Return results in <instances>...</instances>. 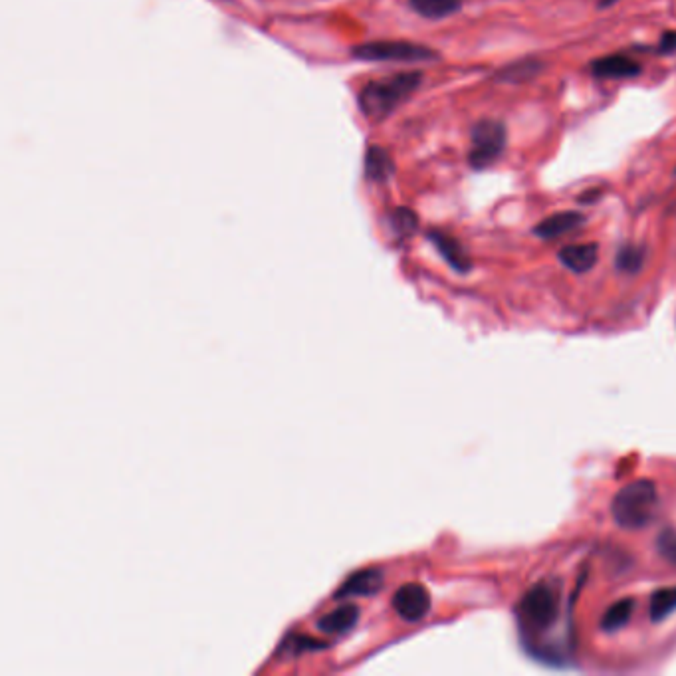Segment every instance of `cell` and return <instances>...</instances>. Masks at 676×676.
Segmentation results:
<instances>
[{
	"label": "cell",
	"mask_w": 676,
	"mask_h": 676,
	"mask_svg": "<svg viewBox=\"0 0 676 676\" xmlns=\"http://www.w3.org/2000/svg\"><path fill=\"white\" fill-rule=\"evenodd\" d=\"M320 645H324V643H318V641L308 639V637H304V635H296V637L286 639V641L282 643V649H286V651L294 649V653L300 655V653H304V651H316Z\"/></svg>",
	"instance_id": "cell-21"
},
{
	"label": "cell",
	"mask_w": 676,
	"mask_h": 676,
	"mask_svg": "<svg viewBox=\"0 0 676 676\" xmlns=\"http://www.w3.org/2000/svg\"><path fill=\"white\" fill-rule=\"evenodd\" d=\"M359 621V607L357 605H341L330 611L318 621V629L330 635H343L351 631Z\"/></svg>",
	"instance_id": "cell-12"
},
{
	"label": "cell",
	"mask_w": 676,
	"mask_h": 676,
	"mask_svg": "<svg viewBox=\"0 0 676 676\" xmlns=\"http://www.w3.org/2000/svg\"><path fill=\"white\" fill-rule=\"evenodd\" d=\"M657 550L665 562L676 567V530L665 528L657 538Z\"/></svg>",
	"instance_id": "cell-19"
},
{
	"label": "cell",
	"mask_w": 676,
	"mask_h": 676,
	"mask_svg": "<svg viewBox=\"0 0 676 676\" xmlns=\"http://www.w3.org/2000/svg\"><path fill=\"white\" fill-rule=\"evenodd\" d=\"M506 149V127L496 119H482L472 127L468 161L474 169L494 165Z\"/></svg>",
	"instance_id": "cell-4"
},
{
	"label": "cell",
	"mask_w": 676,
	"mask_h": 676,
	"mask_svg": "<svg viewBox=\"0 0 676 676\" xmlns=\"http://www.w3.org/2000/svg\"><path fill=\"white\" fill-rule=\"evenodd\" d=\"M365 171H367V177L373 179V181L387 179L393 173V163H391V157L387 155V151H383L379 147H371L367 151V157H365Z\"/></svg>",
	"instance_id": "cell-16"
},
{
	"label": "cell",
	"mask_w": 676,
	"mask_h": 676,
	"mask_svg": "<svg viewBox=\"0 0 676 676\" xmlns=\"http://www.w3.org/2000/svg\"><path fill=\"white\" fill-rule=\"evenodd\" d=\"M411 6L425 18L441 20L458 12L462 8V0H411Z\"/></svg>",
	"instance_id": "cell-15"
},
{
	"label": "cell",
	"mask_w": 676,
	"mask_h": 676,
	"mask_svg": "<svg viewBox=\"0 0 676 676\" xmlns=\"http://www.w3.org/2000/svg\"><path fill=\"white\" fill-rule=\"evenodd\" d=\"M560 262L567 270L575 274L589 272L599 260V246L593 242L587 244H569L560 250Z\"/></svg>",
	"instance_id": "cell-9"
},
{
	"label": "cell",
	"mask_w": 676,
	"mask_h": 676,
	"mask_svg": "<svg viewBox=\"0 0 676 676\" xmlns=\"http://www.w3.org/2000/svg\"><path fill=\"white\" fill-rule=\"evenodd\" d=\"M431 593L421 583L401 585L393 595V609L397 615L409 623L421 621L431 611Z\"/></svg>",
	"instance_id": "cell-6"
},
{
	"label": "cell",
	"mask_w": 676,
	"mask_h": 676,
	"mask_svg": "<svg viewBox=\"0 0 676 676\" xmlns=\"http://www.w3.org/2000/svg\"><path fill=\"white\" fill-rule=\"evenodd\" d=\"M353 56L359 60H369V62H425V60H435L437 52L433 48L413 44V42L387 40V42L361 44L353 50Z\"/></svg>",
	"instance_id": "cell-5"
},
{
	"label": "cell",
	"mask_w": 676,
	"mask_h": 676,
	"mask_svg": "<svg viewBox=\"0 0 676 676\" xmlns=\"http://www.w3.org/2000/svg\"><path fill=\"white\" fill-rule=\"evenodd\" d=\"M591 72L593 76L597 78H603V80H625V78H635L641 74V66L623 56V54H613V56H605V58H599L591 64Z\"/></svg>",
	"instance_id": "cell-8"
},
{
	"label": "cell",
	"mask_w": 676,
	"mask_h": 676,
	"mask_svg": "<svg viewBox=\"0 0 676 676\" xmlns=\"http://www.w3.org/2000/svg\"><path fill=\"white\" fill-rule=\"evenodd\" d=\"M421 80V72H405L367 84L359 96L361 112L371 119L387 117L421 86Z\"/></svg>",
	"instance_id": "cell-2"
},
{
	"label": "cell",
	"mask_w": 676,
	"mask_h": 676,
	"mask_svg": "<svg viewBox=\"0 0 676 676\" xmlns=\"http://www.w3.org/2000/svg\"><path fill=\"white\" fill-rule=\"evenodd\" d=\"M583 223H585V217L581 213H575V211L558 213V215L544 219L540 225L534 228V234L544 238V240H554V238H560L567 232L579 228Z\"/></svg>",
	"instance_id": "cell-11"
},
{
	"label": "cell",
	"mask_w": 676,
	"mask_h": 676,
	"mask_svg": "<svg viewBox=\"0 0 676 676\" xmlns=\"http://www.w3.org/2000/svg\"><path fill=\"white\" fill-rule=\"evenodd\" d=\"M429 238L433 240V244L437 246V250L441 252V256L451 264L456 272L466 274L470 270V266H472L470 258H468V254L464 252L462 244L456 238H452V236L445 234V232H439V230H433L429 234Z\"/></svg>",
	"instance_id": "cell-10"
},
{
	"label": "cell",
	"mask_w": 676,
	"mask_h": 676,
	"mask_svg": "<svg viewBox=\"0 0 676 676\" xmlns=\"http://www.w3.org/2000/svg\"><path fill=\"white\" fill-rule=\"evenodd\" d=\"M673 613H676V585L675 587H663L657 589L651 595L649 603V615L653 623L669 619Z\"/></svg>",
	"instance_id": "cell-14"
},
{
	"label": "cell",
	"mask_w": 676,
	"mask_h": 676,
	"mask_svg": "<svg viewBox=\"0 0 676 676\" xmlns=\"http://www.w3.org/2000/svg\"><path fill=\"white\" fill-rule=\"evenodd\" d=\"M635 605L637 603H635L633 597H625V599H619L617 603H613L601 619V629L607 631V633H615L621 627H625L635 613Z\"/></svg>",
	"instance_id": "cell-13"
},
{
	"label": "cell",
	"mask_w": 676,
	"mask_h": 676,
	"mask_svg": "<svg viewBox=\"0 0 676 676\" xmlns=\"http://www.w3.org/2000/svg\"><path fill=\"white\" fill-rule=\"evenodd\" d=\"M518 611L524 629L536 633L546 631L560 619L562 611L560 595L548 583H538L524 595Z\"/></svg>",
	"instance_id": "cell-3"
},
{
	"label": "cell",
	"mask_w": 676,
	"mask_h": 676,
	"mask_svg": "<svg viewBox=\"0 0 676 676\" xmlns=\"http://www.w3.org/2000/svg\"><path fill=\"white\" fill-rule=\"evenodd\" d=\"M659 52H663V54L676 52V30H669V32L663 34V38L659 42Z\"/></svg>",
	"instance_id": "cell-22"
},
{
	"label": "cell",
	"mask_w": 676,
	"mask_h": 676,
	"mask_svg": "<svg viewBox=\"0 0 676 676\" xmlns=\"http://www.w3.org/2000/svg\"><path fill=\"white\" fill-rule=\"evenodd\" d=\"M391 223L399 234H411L417 228V217L409 209H399L393 213Z\"/></svg>",
	"instance_id": "cell-20"
},
{
	"label": "cell",
	"mask_w": 676,
	"mask_h": 676,
	"mask_svg": "<svg viewBox=\"0 0 676 676\" xmlns=\"http://www.w3.org/2000/svg\"><path fill=\"white\" fill-rule=\"evenodd\" d=\"M659 492L653 480H635L623 486L611 502V514L623 530L647 528L657 514Z\"/></svg>",
	"instance_id": "cell-1"
},
{
	"label": "cell",
	"mask_w": 676,
	"mask_h": 676,
	"mask_svg": "<svg viewBox=\"0 0 676 676\" xmlns=\"http://www.w3.org/2000/svg\"><path fill=\"white\" fill-rule=\"evenodd\" d=\"M617 270L625 274H637L645 264V248L639 244H625L617 252Z\"/></svg>",
	"instance_id": "cell-17"
},
{
	"label": "cell",
	"mask_w": 676,
	"mask_h": 676,
	"mask_svg": "<svg viewBox=\"0 0 676 676\" xmlns=\"http://www.w3.org/2000/svg\"><path fill=\"white\" fill-rule=\"evenodd\" d=\"M381 587H383V571L379 567L359 569L345 579V583L339 587L338 593H336V599L375 595Z\"/></svg>",
	"instance_id": "cell-7"
},
{
	"label": "cell",
	"mask_w": 676,
	"mask_h": 676,
	"mask_svg": "<svg viewBox=\"0 0 676 676\" xmlns=\"http://www.w3.org/2000/svg\"><path fill=\"white\" fill-rule=\"evenodd\" d=\"M542 68H544V64L538 62V60H524V62H516L512 66H508L504 72L498 74V78L504 80V82H512V84L518 82L520 84V82L534 78Z\"/></svg>",
	"instance_id": "cell-18"
},
{
	"label": "cell",
	"mask_w": 676,
	"mask_h": 676,
	"mask_svg": "<svg viewBox=\"0 0 676 676\" xmlns=\"http://www.w3.org/2000/svg\"><path fill=\"white\" fill-rule=\"evenodd\" d=\"M617 0H599V8H607V6H613Z\"/></svg>",
	"instance_id": "cell-23"
}]
</instances>
